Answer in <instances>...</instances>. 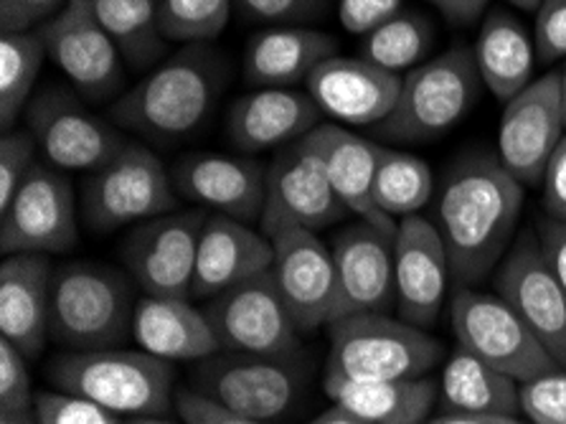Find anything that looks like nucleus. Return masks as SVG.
<instances>
[{
    "label": "nucleus",
    "mask_w": 566,
    "mask_h": 424,
    "mask_svg": "<svg viewBox=\"0 0 566 424\" xmlns=\"http://www.w3.org/2000/svg\"><path fill=\"white\" fill-rule=\"evenodd\" d=\"M229 84V62L211 43L163 59L113 105V123L160 148L191 141L209 125Z\"/></svg>",
    "instance_id": "obj_2"
},
{
    "label": "nucleus",
    "mask_w": 566,
    "mask_h": 424,
    "mask_svg": "<svg viewBox=\"0 0 566 424\" xmlns=\"http://www.w3.org/2000/svg\"><path fill=\"white\" fill-rule=\"evenodd\" d=\"M405 6V0H340L338 21L354 37H366L381 23L394 19Z\"/></svg>",
    "instance_id": "obj_43"
},
{
    "label": "nucleus",
    "mask_w": 566,
    "mask_h": 424,
    "mask_svg": "<svg viewBox=\"0 0 566 424\" xmlns=\"http://www.w3.org/2000/svg\"><path fill=\"white\" fill-rule=\"evenodd\" d=\"M311 94L325 117L343 125L376 127L397 105L401 74L366 62L364 56H331L307 76Z\"/></svg>",
    "instance_id": "obj_22"
},
{
    "label": "nucleus",
    "mask_w": 566,
    "mask_h": 424,
    "mask_svg": "<svg viewBox=\"0 0 566 424\" xmlns=\"http://www.w3.org/2000/svg\"><path fill=\"white\" fill-rule=\"evenodd\" d=\"M444 19L454 25H470L483 19L491 0H430Z\"/></svg>",
    "instance_id": "obj_48"
},
{
    "label": "nucleus",
    "mask_w": 566,
    "mask_h": 424,
    "mask_svg": "<svg viewBox=\"0 0 566 424\" xmlns=\"http://www.w3.org/2000/svg\"><path fill=\"white\" fill-rule=\"evenodd\" d=\"M331 349L325 376L384 382L422 379L442 361V343L389 313H356L328 325Z\"/></svg>",
    "instance_id": "obj_6"
},
{
    "label": "nucleus",
    "mask_w": 566,
    "mask_h": 424,
    "mask_svg": "<svg viewBox=\"0 0 566 424\" xmlns=\"http://www.w3.org/2000/svg\"><path fill=\"white\" fill-rule=\"evenodd\" d=\"M518 404L531 424H566V369L556 366L523 382Z\"/></svg>",
    "instance_id": "obj_37"
},
{
    "label": "nucleus",
    "mask_w": 566,
    "mask_h": 424,
    "mask_svg": "<svg viewBox=\"0 0 566 424\" xmlns=\"http://www.w3.org/2000/svg\"><path fill=\"white\" fill-rule=\"evenodd\" d=\"M346 214V206L333 192L328 173L305 137L274 153L268 166L260 231L270 239L285 229L317 234L338 224Z\"/></svg>",
    "instance_id": "obj_13"
},
{
    "label": "nucleus",
    "mask_w": 566,
    "mask_h": 424,
    "mask_svg": "<svg viewBox=\"0 0 566 424\" xmlns=\"http://www.w3.org/2000/svg\"><path fill=\"white\" fill-rule=\"evenodd\" d=\"M434 46V25L422 13L399 11L394 19L381 23L379 29L361 37L358 56L366 62L386 69V72L401 74L424 64L427 54Z\"/></svg>",
    "instance_id": "obj_34"
},
{
    "label": "nucleus",
    "mask_w": 566,
    "mask_h": 424,
    "mask_svg": "<svg viewBox=\"0 0 566 424\" xmlns=\"http://www.w3.org/2000/svg\"><path fill=\"white\" fill-rule=\"evenodd\" d=\"M25 361L29 359L11 341L0 339V412L25 410L36 404Z\"/></svg>",
    "instance_id": "obj_41"
},
{
    "label": "nucleus",
    "mask_w": 566,
    "mask_h": 424,
    "mask_svg": "<svg viewBox=\"0 0 566 424\" xmlns=\"http://www.w3.org/2000/svg\"><path fill=\"white\" fill-rule=\"evenodd\" d=\"M133 290L123 272L97 262H66L51 277V339L69 351L117 349L133 333Z\"/></svg>",
    "instance_id": "obj_5"
},
{
    "label": "nucleus",
    "mask_w": 566,
    "mask_h": 424,
    "mask_svg": "<svg viewBox=\"0 0 566 424\" xmlns=\"http://www.w3.org/2000/svg\"><path fill=\"white\" fill-rule=\"evenodd\" d=\"M536 234L548 257V265H552V270L559 277L562 288L566 292V221L544 216V219H538L536 224Z\"/></svg>",
    "instance_id": "obj_47"
},
{
    "label": "nucleus",
    "mask_w": 566,
    "mask_h": 424,
    "mask_svg": "<svg viewBox=\"0 0 566 424\" xmlns=\"http://www.w3.org/2000/svg\"><path fill=\"white\" fill-rule=\"evenodd\" d=\"M290 361L247 353L203 359L193 374L196 392L231 414L268 424L285 417L300 396V374Z\"/></svg>",
    "instance_id": "obj_15"
},
{
    "label": "nucleus",
    "mask_w": 566,
    "mask_h": 424,
    "mask_svg": "<svg viewBox=\"0 0 566 424\" xmlns=\"http://www.w3.org/2000/svg\"><path fill=\"white\" fill-rule=\"evenodd\" d=\"M272 280L300 333L338 318V275L333 252L315 231L285 229L272 237Z\"/></svg>",
    "instance_id": "obj_18"
},
{
    "label": "nucleus",
    "mask_w": 566,
    "mask_h": 424,
    "mask_svg": "<svg viewBox=\"0 0 566 424\" xmlns=\"http://www.w3.org/2000/svg\"><path fill=\"white\" fill-rule=\"evenodd\" d=\"M69 0H0V29L3 33H23L49 23L64 11Z\"/></svg>",
    "instance_id": "obj_44"
},
{
    "label": "nucleus",
    "mask_w": 566,
    "mask_h": 424,
    "mask_svg": "<svg viewBox=\"0 0 566 424\" xmlns=\"http://www.w3.org/2000/svg\"><path fill=\"white\" fill-rule=\"evenodd\" d=\"M493 282L495 292L523 318L552 359L566 369V292L548 265L536 229L518 231Z\"/></svg>",
    "instance_id": "obj_16"
},
{
    "label": "nucleus",
    "mask_w": 566,
    "mask_h": 424,
    "mask_svg": "<svg viewBox=\"0 0 566 424\" xmlns=\"http://www.w3.org/2000/svg\"><path fill=\"white\" fill-rule=\"evenodd\" d=\"M523 184L499 155L468 151L444 170L434 188L430 221L448 247L454 288H473L499 270L518 237Z\"/></svg>",
    "instance_id": "obj_1"
},
{
    "label": "nucleus",
    "mask_w": 566,
    "mask_h": 424,
    "mask_svg": "<svg viewBox=\"0 0 566 424\" xmlns=\"http://www.w3.org/2000/svg\"><path fill=\"white\" fill-rule=\"evenodd\" d=\"M181 198L244 224L260 221L268 168L252 155L188 153L170 168Z\"/></svg>",
    "instance_id": "obj_21"
},
{
    "label": "nucleus",
    "mask_w": 566,
    "mask_h": 424,
    "mask_svg": "<svg viewBox=\"0 0 566 424\" xmlns=\"http://www.w3.org/2000/svg\"><path fill=\"white\" fill-rule=\"evenodd\" d=\"M176 410L186 424H264L227 412L224 406L206 400L196 389H184V392L176 394Z\"/></svg>",
    "instance_id": "obj_45"
},
{
    "label": "nucleus",
    "mask_w": 566,
    "mask_h": 424,
    "mask_svg": "<svg viewBox=\"0 0 566 424\" xmlns=\"http://www.w3.org/2000/svg\"><path fill=\"white\" fill-rule=\"evenodd\" d=\"M46 56L84 102H107L123 90L125 62L102 29L90 0H69L62 13L39 29Z\"/></svg>",
    "instance_id": "obj_14"
},
{
    "label": "nucleus",
    "mask_w": 566,
    "mask_h": 424,
    "mask_svg": "<svg viewBox=\"0 0 566 424\" xmlns=\"http://www.w3.org/2000/svg\"><path fill=\"white\" fill-rule=\"evenodd\" d=\"M450 323L458 349L491 363L518 384L559 366L499 292L454 288Z\"/></svg>",
    "instance_id": "obj_8"
},
{
    "label": "nucleus",
    "mask_w": 566,
    "mask_h": 424,
    "mask_svg": "<svg viewBox=\"0 0 566 424\" xmlns=\"http://www.w3.org/2000/svg\"><path fill=\"white\" fill-rule=\"evenodd\" d=\"M480 72L473 49L452 43L430 62L401 74V92L394 110L374 133L391 143H432L470 115L480 97Z\"/></svg>",
    "instance_id": "obj_4"
},
{
    "label": "nucleus",
    "mask_w": 566,
    "mask_h": 424,
    "mask_svg": "<svg viewBox=\"0 0 566 424\" xmlns=\"http://www.w3.org/2000/svg\"><path fill=\"white\" fill-rule=\"evenodd\" d=\"M80 241L76 194L64 170L39 161L0 209V252L66 255Z\"/></svg>",
    "instance_id": "obj_9"
},
{
    "label": "nucleus",
    "mask_w": 566,
    "mask_h": 424,
    "mask_svg": "<svg viewBox=\"0 0 566 424\" xmlns=\"http://www.w3.org/2000/svg\"><path fill=\"white\" fill-rule=\"evenodd\" d=\"M206 224L201 209L170 211L130 229L123 249V262L145 298L193 296L196 255Z\"/></svg>",
    "instance_id": "obj_11"
},
{
    "label": "nucleus",
    "mask_w": 566,
    "mask_h": 424,
    "mask_svg": "<svg viewBox=\"0 0 566 424\" xmlns=\"http://www.w3.org/2000/svg\"><path fill=\"white\" fill-rule=\"evenodd\" d=\"M559 84H562V105H564V123H566V59L559 69Z\"/></svg>",
    "instance_id": "obj_54"
},
{
    "label": "nucleus",
    "mask_w": 566,
    "mask_h": 424,
    "mask_svg": "<svg viewBox=\"0 0 566 424\" xmlns=\"http://www.w3.org/2000/svg\"><path fill=\"white\" fill-rule=\"evenodd\" d=\"M247 21L270 25H305L328 11L331 0H234Z\"/></svg>",
    "instance_id": "obj_40"
},
{
    "label": "nucleus",
    "mask_w": 566,
    "mask_h": 424,
    "mask_svg": "<svg viewBox=\"0 0 566 424\" xmlns=\"http://www.w3.org/2000/svg\"><path fill=\"white\" fill-rule=\"evenodd\" d=\"M305 143L321 158L333 192L348 214L371 221L386 231H397V224L376 209L374 178L379 168L384 145L368 141L336 123H321L305 135Z\"/></svg>",
    "instance_id": "obj_25"
},
{
    "label": "nucleus",
    "mask_w": 566,
    "mask_h": 424,
    "mask_svg": "<svg viewBox=\"0 0 566 424\" xmlns=\"http://www.w3.org/2000/svg\"><path fill=\"white\" fill-rule=\"evenodd\" d=\"M51 277L46 255H11L0 265V333L25 359L41 356L51 339Z\"/></svg>",
    "instance_id": "obj_26"
},
{
    "label": "nucleus",
    "mask_w": 566,
    "mask_h": 424,
    "mask_svg": "<svg viewBox=\"0 0 566 424\" xmlns=\"http://www.w3.org/2000/svg\"><path fill=\"white\" fill-rule=\"evenodd\" d=\"M174 176L150 148L127 141L113 161L84 176L82 219L94 234H113L178 209Z\"/></svg>",
    "instance_id": "obj_7"
},
{
    "label": "nucleus",
    "mask_w": 566,
    "mask_h": 424,
    "mask_svg": "<svg viewBox=\"0 0 566 424\" xmlns=\"http://www.w3.org/2000/svg\"><path fill=\"white\" fill-rule=\"evenodd\" d=\"M36 412L41 424H123L119 414L59 389L36 394Z\"/></svg>",
    "instance_id": "obj_39"
},
{
    "label": "nucleus",
    "mask_w": 566,
    "mask_h": 424,
    "mask_svg": "<svg viewBox=\"0 0 566 424\" xmlns=\"http://www.w3.org/2000/svg\"><path fill=\"white\" fill-rule=\"evenodd\" d=\"M25 125L46 163L64 173L97 170L127 143L115 123L94 115L80 94L64 86L39 92L25 107Z\"/></svg>",
    "instance_id": "obj_10"
},
{
    "label": "nucleus",
    "mask_w": 566,
    "mask_h": 424,
    "mask_svg": "<svg viewBox=\"0 0 566 424\" xmlns=\"http://www.w3.org/2000/svg\"><path fill=\"white\" fill-rule=\"evenodd\" d=\"M452 267L448 247L430 219L407 216L394 231V285L401 320L430 328L448 298Z\"/></svg>",
    "instance_id": "obj_19"
},
{
    "label": "nucleus",
    "mask_w": 566,
    "mask_h": 424,
    "mask_svg": "<svg viewBox=\"0 0 566 424\" xmlns=\"http://www.w3.org/2000/svg\"><path fill=\"white\" fill-rule=\"evenodd\" d=\"M518 382L491 363L458 349L442 369L440 402L448 412L511 414L518 417Z\"/></svg>",
    "instance_id": "obj_31"
},
{
    "label": "nucleus",
    "mask_w": 566,
    "mask_h": 424,
    "mask_svg": "<svg viewBox=\"0 0 566 424\" xmlns=\"http://www.w3.org/2000/svg\"><path fill=\"white\" fill-rule=\"evenodd\" d=\"M0 424H41V417H39V412H36V404L25 406V410L0 412Z\"/></svg>",
    "instance_id": "obj_51"
},
{
    "label": "nucleus",
    "mask_w": 566,
    "mask_h": 424,
    "mask_svg": "<svg viewBox=\"0 0 566 424\" xmlns=\"http://www.w3.org/2000/svg\"><path fill=\"white\" fill-rule=\"evenodd\" d=\"M49 382L119 417H166L176 404L174 366L143 349L62 353L49 363Z\"/></svg>",
    "instance_id": "obj_3"
},
{
    "label": "nucleus",
    "mask_w": 566,
    "mask_h": 424,
    "mask_svg": "<svg viewBox=\"0 0 566 424\" xmlns=\"http://www.w3.org/2000/svg\"><path fill=\"white\" fill-rule=\"evenodd\" d=\"M272 262L274 247L268 234L229 216H206L196 255L193 296L217 298L237 285L270 272Z\"/></svg>",
    "instance_id": "obj_24"
},
{
    "label": "nucleus",
    "mask_w": 566,
    "mask_h": 424,
    "mask_svg": "<svg viewBox=\"0 0 566 424\" xmlns=\"http://www.w3.org/2000/svg\"><path fill=\"white\" fill-rule=\"evenodd\" d=\"M331 252L338 275V318L397 308L394 231L358 219L333 234Z\"/></svg>",
    "instance_id": "obj_20"
},
{
    "label": "nucleus",
    "mask_w": 566,
    "mask_h": 424,
    "mask_svg": "<svg viewBox=\"0 0 566 424\" xmlns=\"http://www.w3.org/2000/svg\"><path fill=\"white\" fill-rule=\"evenodd\" d=\"M536 59L554 64L566 59V0H544L534 21Z\"/></svg>",
    "instance_id": "obj_42"
},
{
    "label": "nucleus",
    "mask_w": 566,
    "mask_h": 424,
    "mask_svg": "<svg viewBox=\"0 0 566 424\" xmlns=\"http://www.w3.org/2000/svg\"><path fill=\"white\" fill-rule=\"evenodd\" d=\"M566 135L559 72H546L505 102L499 161L523 186H542L548 161Z\"/></svg>",
    "instance_id": "obj_17"
},
{
    "label": "nucleus",
    "mask_w": 566,
    "mask_h": 424,
    "mask_svg": "<svg viewBox=\"0 0 566 424\" xmlns=\"http://www.w3.org/2000/svg\"><path fill=\"white\" fill-rule=\"evenodd\" d=\"M323 112L295 86H262L239 97L227 112V137L242 155L287 148L321 125Z\"/></svg>",
    "instance_id": "obj_23"
},
{
    "label": "nucleus",
    "mask_w": 566,
    "mask_h": 424,
    "mask_svg": "<svg viewBox=\"0 0 566 424\" xmlns=\"http://www.w3.org/2000/svg\"><path fill=\"white\" fill-rule=\"evenodd\" d=\"M46 43L39 31L3 33L0 39V125L13 130L33 100Z\"/></svg>",
    "instance_id": "obj_35"
},
{
    "label": "nucleus",
    "mask_w": 566,
    "mask_h": 424,
    "mask_svg": "<svg viewBox=\"0 0 566 424\" xmlns=\"http://www.w3.org/2000/svg\"><path fill=\"white\" fill-rule=\"evenodd\" d=\"M427 424H523L511 414H480V412H444L440 417H430Z\"/></svg>",
    "instance_id": "obj_49"
},
{
    "label": "nucleus",
    "mask_w": 566,
    "mask_h": 424,
    "mask_svg": "<svg viewBox=\"0 0 566 424\" xmlns=\"http://www.w3.org/2000/svg\"><path fill=\"white\" fill-rule=\"evenodd\" d=\"M133 339L143 351L163 361H203L221 351L203 310L178 298H143L137 302Z\"/></svg>",
    "instance_id": "obj_28"
},
{
    "label": "nucleus",
    "mask_w": 566,
    "mask_h": 424,
    "mask_svg": "<svg viewBox=\"0 0 566 424\" xmlns=\"http://www.w3.org/2000/svg\"><path fill=\"white\" fill-rule=\"evenodd\" d=\"M336 51L338 41L311 25H268L247 41L244 82L252 90L305 84L315 66L336 56Z\"/></svg>",
    "instance_id": "obj_27"
},
{
    "label": "nucleus",
    "mask_w": 566,
    "mask_h": 424,
    "mask_svg": "<svg viewBox=\"0 0 566 424\" xmlns=\"http://www.w3.org/2000/svg\"><path fill=\"white\" fill-rule=\"evenodd\" d=\"M307 424H368V422H364L361 417H356V414H350L348 410H343V406L333 404L331 410L321 412L313 422H307Z\"/></svg>",
    "instance_id": "obj_50"
},
{
    "label": "nucleus",
    "mask_w": 566,
    "mask_h": 424,
    "mask_svg": "<svg viewBox=\"0 0 566 424\" xmlns=\"http://www.w3.org/2000/svg\"><path fill=\"white\" fill-rule=\"evenodd\" d=\"M203 313L231 353L293 359L300 351V331L270 272L211 298Z\"/></svg>",
    "instance_id": "obj_12"
},
{
    "label": "nucleus",
    "mask_w": 566,
    "mask_h": 424,
    "mask_svg": "<svg viewBox=\"0 0 566 424\" xmlns=\"http://www.w3.org/2000/svg\"><path fill=\"white\" fill-rule=\"evenodd\" d=\"M513 8H518V11H526V13H536L538 6L544 3V0H509Z\"/></svg>",
    "instance_id": "obj_52"
},
{
    "label": "nucleus",
    "mask_w": 566,
    "mask_h": 424,
    "mask_svg": "<svg viewBox=\"0 0 566 424\" xmlns=\"http://www.w3.org/2000/svg\"><path fill=\"white\" fill-rule=\"evenodd\" d=\"M234 0H160V31L168 43H211L231 21Z\"/></svg>",
    "instance_id": "obj_36"
},
{
    "label": "nucleus",
    "mask_w": 566,
    "mask_h": 424,
    "mask_svg": "<svg viewBox=\"0 0 566 424\" xmlns=\"http://www.w3.org/2000/svg\"><path fill=\"white\" fill-rule=\"evenodd\" d=\"M434 173L411 153L386 148L374 178L376 209L394 221L417 216L434 198Z\"/></svg>",
    "instance_id": "obj_33"
},
{
    "label": "nucleus",
    "mask_w": 566,
    "mask_h": 424,
    "mask_svg": "<svg viewBox=\"0 0 566 424\" xmlns=\"http://www.w3.org/2000/svg\"><path fill=\"white\" fill-rule=\"evenodd\" d=\"M102 29L135 72L156 69L168 51L160 31V0H90Z\"/></svg>",
    "instance_id": "obj_32"
},
{
    "label": "nucleus",
    "mask_w": 566,
    "mask_h": 424,
    "mask_svg": "<svg viewBox=\"0 0 566 424\" xmlns=\"http://www.w3.org/2000/svg\"><path fill=\"white\" fill-rule=\"evenodd\" d=\"M325 394L368 424H427L440 384L432 379H384V382H356V379L325 376Z\"/></svg>",
    "instance_id": "obj_30"
},
{
    "label": "nucleus",
    "mask_w": 566,
    "mask_h": 424,
    "mask_svg": "<svg viewBox=\"0 0 566 424\" xmlns=\"http://www.w3.org/2000/svg\"><path fill=\"white\" fill-rule=\"evenodd\" d=\"M127 424H186V422H170V420H163V417H135L133 422Z\"/></svg>",
    "instance_id": "obj_53"
},
{
    "label": "nucleus",
    "mask_w": 566,
    "mask_h": 424,
    "mask_svg": "<svg viewBox=\"0 0 566 424\" xmlns=\"http://www.w3.org/2000/svg\"><path fill=\"white\" fill-rule=\"evenodd\" d=\"M544 211L552 219L566 221V135L559 143V148L554 151L552 161H548L544 173Z\"/></svg>",
    "instance_id": "obj_46"
},
{
    "label": "nucleus",
    "mask_w": 566,
    "mask_h": 424,
    "mask_svg": "<svg viewBox=\"0 0 566 424\" xmlns=\"http://www.w3.org/2000/svg\"><path fill=\"white\" fill-rule=\"evenodd\" d=\"M480 80L499 102H509L534 82L536 43L516 15L505 8H488L473 43Z\"/></svg>",
    "instance_id": "obj_29"
},
{
    "label": "nucleus",
    "mask_w": 566,
    "mask_h": 424,
    "mask_svg": "<svg viewBox=\"0 0 566 424\" xmlns=\"http://www.w3.org/2000/svg\"><path fill=\"white\" fill-rule=\"evenodd\" d=\"M36 153L39 143L29 127L3 130V137H0V209L8 206L31 168L39 163Z\"/></svg>",
    "instance_id": "obj_38"
}]
</instances>
